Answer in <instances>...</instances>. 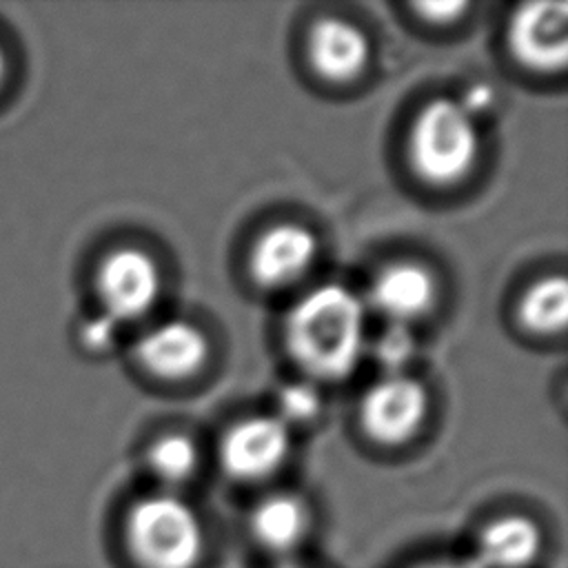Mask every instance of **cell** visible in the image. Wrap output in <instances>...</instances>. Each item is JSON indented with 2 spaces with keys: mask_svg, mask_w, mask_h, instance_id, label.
<instances>
[{
  "mask_svg": "<svg viewBox=\"0 0 568 568\" xmlns=\"http://www.w3.org/2000/svg\"><path fill=\"white\" fill-rule=\"evenodd\" d=\"M415 9L428 20V22H450L459 13L468 9L466 2H426V4H415Z\"/></svg>",
  "mask_w": 568,
  "mask_h": 568,
  "instance_id": "cell-19",
  "label": "cell"
},
{
  "mask_svg": "<svg viewBox=\"0 0 568 568\" xmlns=\"http://www.w3.org/2000/svg\"><path fill=\"white\" fill-rule=\"evenodd\" d=\"M428 397L424 386L404 375H388L373 384L362 399V424L366 433L382 444L408 439L426 415Z\"/></svg>",
  "mask_w": 568,
  "mask_h": 568,
  "instance_id": "cell-7",
  "label": "cell"
},
{
  "mask_svg": "<svg viewBox=\"0 0 568 568\" xmlns=\"http://www.w3.org/2000/svg\"><path fill=\"white\" fill-rule=\"evenodd\" d=\"M508 44L513 55L528 69H561L568 60V4H521L508 22Z\"/></svg>",
  "mask_w": 568,
  "mask_h": 568,
  "instance_id": "cell-6",
  "label": "cell"
},
{
  "mask_svg": "<svg viewBox=\"0 0 568 568\" xmlns=\"http://www.w3.org/2000/svg\"><path fill=\"white\" fill-rule=\"evenodd\" d=\"M437 286L428 268L415 262H395L382 268L371 284L373 306L390 320V324L408 326L435 304Z\"/></svg>",
  "mask_w": 568,
  "mask_h": 568,
  "instance_id": "cell-11",
  "label": "cell"
},
{
  "mask_svg": "<svg viewBox=\"0 0 568 568\" xmlns=\"http://www.w3.org/2000/svg\"><path fill=\"white\" fill-rule=\"evenodd\" d=\"M95 291L106 317L118 324L133 322L146 315L160 295L158 264L140 248H115L95 271Z\"/></svg>",
  "mask_w": 568,
  "mask_h": 568,
  "instance_id": "cell-4",
  "label": "cell"
},
{
  "mask_svg": "<svg viewBox=\"0 0 568 568\" xmlns=\"http://www.w3.org/2000/svg\"><path fill=\"white\" fill-rule=\"evenodd\" d=\"M7 78H9V55L4 44L0 42V89L7 84Z\"/></svg>",
  "mask_w": 568,
  "mask_h": 568,
  "instance_id": "cell-22",
  "label": "cell"
},
{
  "mask_svg": "<svg viewBox=\"0 0 568 568\" xmlns=\"http://www.w3.org/2000/svg\"><path fill=\"white\" fill-rule=\"evenodd\" d=\"M124 546L138 568H197L206 555V530L186 499L153 493L129 506Z\"/></svg>",
  "mask_w": 568,
  "mask_h": 568,
  "instance_id": "cell-2",
  "label": "cell"
},
{
  "mask_svg": "<svg viewBox=\"0 0 568 568\" xmlns=\"http://www.w3.org/2000/svg\"><path fill=\"white\" fill-rule=\"evenodd\" d=\"M541 552V526L524 513H504L481 526L470 561L477 568H530Z\"/></svg>",
  "mask_w": 568,
  "mask_h": 568,
  "instance_id": "cell-9",
  "label": "cell"
},
{
  "mask_svg": "<svg viewBox=\"0 0 568 568\" xmlns=\"http://www.w3.org/2000/svg\"><path fill=\"white\" fill-rule=\"evenodd\" d=\"M277 568H311V566H306V564H293V561H288V564H282V566H277Z\"/></svg>",
  "mask_w": 568,
  "mask_h": 568,
  "instance_id": "cell-23",
  "label": "cell"
},
{
  "mask_svg": "<svg viewBox=\"0 0 568 568\" xmlns=\"http://www.w3.org/2000/svg\"><path fill=\"white\" fill-rule=\"evenodd\" d=\"M308 55L322 78L331 82H348L366 69L371 44L366 33L353 22L324 18L311 29Z\"/></svg>",
  "mask_w": 568,
  "mask_h": 568,
  "instance_id": "cell-12",
  "label": "cell"
},
{
  "mask_svg": "<svg viewBox=\"0 0 568 568\" xmlns=\"http://www.w3.org/2000/svg\"><path fill=\"white\" fill-rule=\"evenodd\" d=\"M375 353H377V359L388 371V375L402 373V368L408 364V359L415 353V342H413V335L408 333V326L390 324L379 335L375 344Z\"/></svg>",
  "mask_w": 568,
  "mask_h": 568,
  "instance_id": "cell-17",
  "label": "cell"
},
{
  "mask_svg": "<svg viewBox=\"0 0 568 568\" xmlns=\"http://www.w3.org/2000/svg\"><path fill=\"white\" fill-rule=\"evenodd\" d=\"M118 326H120L118 322H113L111 317L100 313V315H95V317H91L82 324L80 339L93 353L109 351L118 339Z\"/></svg>",
  "mask_w": 568,
  "mask_h": 568,
  "instance_id": "cell-18",
  "label": "cell"
},
{
  "mask_svg": "<svg viewBox=\"0 0 568 568\" xmlns=\"http://www.w3.org/2000/svg\"><path fill=\"white\" fill-rule=\"evenodd\" d=\"M477 120L453 98H435L417 113L410 131L415 171L433 184L462 180L477 160Z\"/></svg>",
  "mask_w": 568,
  "mask_h": 568,
  "instance_id": "cell-3",
  "label": "cell"
},
{
  "mask_svg": "<svg viewBox=\"0 0 568 568\" xmlns=\"http://www.w3.org/2000/svg\"><path fill=\"white\" fill-rule=\"evenodd\" d=\"M457 102L466 109V113H470V115L477 120L479 113H484V111L490 109V104H493V91H490V87H486V84H475V87H470V89L464 93V98H459Z\"/></svg>",
  "mask_w": 568,
  "mask_h": 568,
  "instance_id": "cell-20",
  "label": "cell"
},
{
  "mask_svg": "<svg viewBox=\"0 0 568 568\" xmlns=\"http://www.w3.org/2000/svg\"><path fill=\"white\" fill-rule=\"evenodd\" d=\"M311 508L293 493H273L262 497L251 515L248 528L260 548L273 555L297 550L311 532Z\"/></svg>",
  "mask_w": 568,
  "mask_h": 568,
  "instance_id": "cell-13",
  "label": "cell"
},
{
  "mask_svg": "<svg viewBox=\"0 0 568 568\" xmlns=\"http://www.w3.org/2000/svg\"><path fill=\"white\" fill-rule=\"evenodd\" d=\"M320 251L311 229L286 222L264 231L251 251V275L262 286H286L302 277Z\"/></svg>",
  "mask_w": 568,
  "mask_h": 568,
  "instance_id": "cell-8",
  "label": "cell"
},
{
  "mask_svg": "<svg viewBox=\"0 0 568 568\" xmlns=\"http://www.w3.org/2000/svg\"><path fill=\"white\" fill-rule=\"evenodd\" d=\"M146 464L162 484L180 486L189 481L197 468V448L186 435L169 433L151 444Z\"/></svg>",
  "mask_w": 568,
  "mask_h": 568,
  "instance_id": "cell-15",
  "label": "cell"
},
{
  "mask_svg": "<svg viewBox=\"0 0 568 568\" xmlns=\"http://www.w3.org/2000/svg\"><path fill=\"white\" fill-rule=\"evenodd\" d=\"M277 408H280V419L291 426V424H306L315 419L322 410V395L313 384L306 382H295L288 384L280 390L277 397Z\"/></svg>",
  "mask_w": 568,
  "mask_h": 568,
  "instance_id": "cell-16",
  "label": "cell"
},
{
  "mask_svg": "<svg viewBox=\"0 0 568 568\" xmlns=\"http://www.w3.org/2000/svg\"><path fill=\"white\" fill-rule=\"evenodd\" d=\"M288 453V426L277 415H255L226 430L220 464L235 481H262L284 466Z\"/></svg>",
  "mask_w": 568,
  "mask_h": 568,
  "instance_id": "cell-5",
  "label": "cell"
},
{
  "mask_svg": "<svg viewBox=\"0 0 568 568\" xmlns=\"http://www.w3.org/2000/svg\"><path fill=\"white\" fill-rule=\"evenodd\" d=\"M135 355L153 375L178 379L202 368L209 357V342L191 322L169 320L138 339Z\"/></svg>",
  "mask_w": 568,
  "mask_h": 568,
  "instance_id": "cell-10",
  "label": "cell"
},
{
  "mask_svg": "<svg viewBox=\"0 0 568 568\" xmlns=\"http://www.w3.org/2000/svg\"><path fill=\"white\" fill-rule=\"evenodd\" d=\"M284 339L304 373L326 382L342 379L364 351V306L348 286L311 288L288 311Z\"/></svg>",
  "mask_w": 568,
  "mask_h": 568,
  "instance_id": "cell-1",
  "label": "cell"
},
{
  "mask_svg": "<svg viewBox=\"0 0 568 568\" xmlns=\"http://www.w3.org/2000/svg\"><path fill=\"white\" fill-rule=\"evenodd\" d=\"M519 317L528 331L541 335L561 331L568 317V284L564 275L535 282L519 302Z\"/></svg>",
  "mask_w": 568,
  "mask_h": 568,
  "instance_id": "cell-14",
  "label": "cell"
},
{
  "mask_svg": "<svg viewBox=\"0 0 568 568\" xmlns=\"http://www.w3.org/2000/svg\"><path fill=\"white\" fill-rule=\"evenodd\" d=\"M413 568H477V566L468 557V559H430V561L417 564Z\"/></svg>",
  "mask_w": 568,
  "mask_h": 568,
  "instance_id": "cell-21",
  "label": "cell"
}]
</instances>
